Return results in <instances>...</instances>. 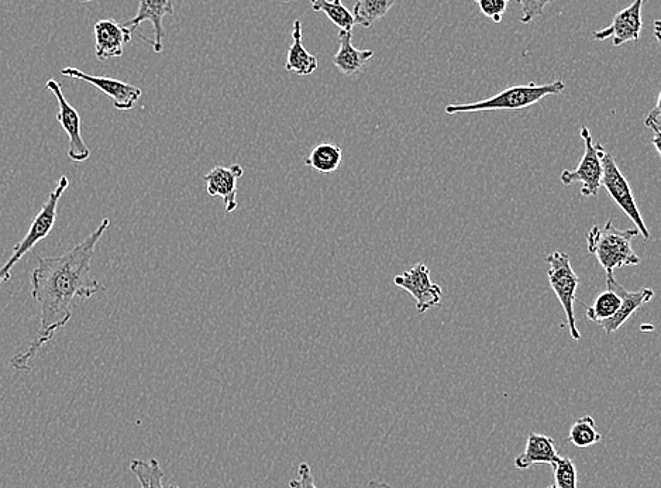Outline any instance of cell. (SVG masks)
Returning <instances> with one entry per match:
<instances>
[{
	"mask_svg": "<svg viewBox=\"0 0 661 488\" xmlns=\"http://www.w3.org/2000/svg\"><path fill=\"white\" fill-rule=\"evenodd\" d=\"M367 488H392L391 486H388L387 483H382V481H370V484H368Z\"/></svg>",
	"mask_w": 661,
	"mask_h": 488,
	"instance_id": "obj_30",
	"label": "cell"
},
{
	"mask_svg": "<svg viewBox=\"0 0 661 488\" xmlns=\"http://www.w3.org/2000/svg\"><path fill=\"white\" fill-rule=\"evenodd\" d=\"M174 15V0H140L139 10L133 19L127 20L123 26L130 32H136L141 23L150 22L154 27L153 46L156 53L164 51L163 40L165 36L163 20L165 16Z\"/></svg>",
	"mask_w": 661,
	"mask_h": 488,
	"instance_id": "obj_13",
	"label": "cell"
},
{
	"mask_svg": "<svg viewBox=\"0 0 661 488\" xmlns=\"http://www.w3.org/2000/svg\"><path fill=\"white\" fill-rule=\"evenodd\" d=\"M109 225V219H103L91 235L63 256L37 259V267L32 273V297L40 307L39 332L26 352L17 353L10 360L13 369L30 371V360L53 340L55 332L71 321L77 298L91 300L98 292L105 290L91 276V264L96 244Z\"/></svg>",
	"mask_w": 661,
	"mask_h": 488,
	"instance_id": "obj_1",
	"label": "cell"
},
{
	"mask_svg": "<svg viewBox=\"0 0 661 488\" xmlns=\"http://www.w3.org/2000/svg\"><path fill=\"white\" fill-rule=\"evenodd\" d=\"M277 2L284 3V5H288V3H291L292 0H277Z\"/></svg>",
	"mask_w": 661,
	"mask_h": 488,
	"instance_id": "obj_32",
	"label": "cell"
},
{
	"mask_svg": "<svg viewBox=\"0 0 661 488\" xmlns=\"http://www.w3.org/2000/svg\"><path fill=\"white\" fill-rule=\"evenodd\" d=\"M554 486L559 488H578L577 467L570 457H560L559 462L553 466Z\"/></svg>",
	"mask_w": 661,
	"mask_h": 488,
	"instance_id": "obj_25",
	"label": "cell"
},
{
	"mask_svg": "<svg viewBox=\"0 0 661 488\" xmlns=\"http://www.w3.org/2000/svg\"><path fill=\"white\" fill-rule=\"evenodd\" d=\"M602 438L604 436L597 431L594 418L591 415H585V417L578 418L571 426L567 442L573 443L578 449H587L590 446L597 445L602 441Z\"/></svg>",
	"mask_w": 661,
	"mask_h": 488,
	"instance_id": "obj_23",
	"label": "cell"
},
{
	"mask_svg": "<svg viewBox=\"0 0 661 488\" xmlns=\"http://www.w3.org/2000/svg\"><path fill=\"white\" fill-rule=\"evenodd\" d=\"M70 187V180H68L67 175H63L58 181L57 188L48 195L46 204L43 205L39 215L34 218L32 225H30L29 232L26 233V236L16 244L15 249H13V254L10 256V259L6 261L5 266L0 267V285L8 283L10 278H12L13 267L19 263L20 260L26 256L30 250L34 249L37 243L41 240L46 239L50 235L51 230H53L55 221H57V211L58 204H60V199L63 198L64 192L67 191V188Z\"/></svg>",
	"mask_w": 661,
	"mask_h": 488,
	"instance_id": "obj_4",
	"label": "cell"
},
{
	"mask_svg": "<svg viewBox=\"0 0 661 488\" xmlns=\"http://www.w3.org/2000/svg\"><path fill=\"white\" fill-rule=\"evenodd\" d=\"M566 89L561 79L552 82V84L537 85L530 82L525 85H512L499 92V94L492 96V98L484 99V101L474 103H463V105H447V115H457V113H473V112H515L525 111L530 106L536 105L547 96H557Z\"/></svg>",
	"mask_w": 661,
	"mask_h": 488,
	"instance_id": "obj_2",
	"label": "cell"
},
{
	"mask_svg": "<svg viewBox=\"0 0 661 488\" xmlns=\"http://www.w3.org/2000/svg\"><path fill=\"white\" fill-rule=\"evenodd\" d=\"M607 285L608 290L615 291L616 294L621 298V308L618 309V312L608 321L599 323L602 329H604L607 335H612V333L619 331L622 328L623 323L630 319V316L635 314L638 309L642 308L643 305L649 304L650 301L654 298V291L652 288H640L639 291H629L614 277V274H607Z\"/></svg>",
	"mask_w": 661,
	"mask_h": 488,
	"instance_id": "obj_12",
	"label": "cell"
},
{
	"mask_svg": "<svg viewBox=\"0 0 661 488\" xmlns=\"http://www.w3.org/2000/svg\"><path fill=\"white\" fill-rule=\"evenodd\" d=\"M339 51L333 57V64L344 77H358L366 70L374 58L373 50H358L351 43V33L339 32Z\"/></svg>",
	"mask_w": 661,
	"mask_h": 488,
	"instance_id": "obj_17",
	"label": "cell"
},
{
	"mask_svg": "<svg viewBox=\"0 0 661 488\" xmlns=\"http://www.w3.org/2000/svg\"><path fill=\"white\" fill-rule=\"evenodd\" d=\"M394 284L402 290L408 291L415 298L419 314H425L429 309L435 308L443 297L442 287L432 283L430 270L422 263L399 274L394 278Z\"/></svg>",
	"mask_w": 661,
	"mask_h": 488,
	"instance_id": "obj_9",
	"label": "cell"
},
{
	"mask_svg": "<svg viewBox=\"0 0 661 488\" xmlns=\"http://www.w3.org/2000/svg\"><path fill=\"white\" fill-rule=\"evenodd\" d=\"M547 488H559V487H556V486H554V484H553V486H549V487H547Z\"/></svg>",
	"mask_w": 661,
	"mask_h": 488,
	"instance_id": "obj_34",
	"label": "cell"
},
{
	"mask_svg": "<svg viewBox=\"0 0 661 488\" xmlns=\"http://www.w3.org/2000/svg\"><path fill=\"white\" fill-rule=\"evenodd\" d=\"M61 74L67 78L79 79V81L94 85L96 89L108 96L113 103V108L117 111H130L143 95V91L139 87L126 84V82L119 81V79L86 74L78 68H64Z\"/></svg>",
	"mask_w": 661,
	"mask_h": 488,
	"instance_id": "obj_10",
	"label": "cell"
},
{
	"mask_svg": "<svg viewBox=\"0 0 661 488\" xmlns=\"http://www.w3.org/2000/svg\"><path fill=\"white\" fill-rule=\"evenodd\" d=\"M645 0H633L632 3L614 16L611 26L594 33V39L605 41L614 37V47L635 41L638 43L642 33V9Z\"/></svg>",
	"mask_w": 661,
	"mask_h": 488,
	"instance_id": "obj_11",
	"label": "cell"
},
{
	"mask_svg": "<svg viewBox=\"0 0 661 488\" xmlns=\"http://www.w3.org/2000/svg\"><path fill=\"white\" fill-rule=\"evenodd\" d=\"M81 3H89V2H94V0H79Z\"/></svg>",
	"mask_w": 661,
	"mask_h": 488,
	"instance_id": "obj_33",
	"label": "cell"
},
{
	"mask_svg": "<svg viewBox=\"0 0 661 488\" xmlns=\"http://www.w3.org/2000/svg\"><path fill=\"white\" fill-rule=\"evenodd\" d=\"M343 160L342 147L335 143H320L305 157V164L322 174L335 173Z\"/></svg>",
	"mask_w": 661,
	"mask_h": 488,
	"instance_id": "obj_19",
	"label": "cell"
},
{
	"mask_svg": "<svg viewBox=\"0 0 661 488\" xmlns=\"http://www.w3.org/2000/svg\"><path fill=\"white\" fill-rule=\"evenodd\" d=\"M299 477L298 480H291L289 487L291 488H318L315 484V479H313L311 466L308 463H301L299 465Z\"/></svg>",
	"mask_w": 661,
	"mask_h": 488,
	"instance_id": "obj_29",
	"label": "cell"
},
{
	"mask_svg": "<svg viewBox=\"0 0 661 488\" xmlns=\"http://www.w3.org/2000/svg\"><path fill=\"white\" fill-rule=\"evenodd\" d=\"M130 470L139 480L141 488H179L178 486H164V470L161 469L157 459H136L130 463Z\"/></svg>",
	"mask_w": 661,
	"mask_h": 488,
	"instance_id": "obj_22",
	"label": "cell"
},
{
	"mask_svg": "<svg viewBox=\"0 0 661 488\" xmlns=\"http://www.w3.org/2000/svg\"><path fill=\"white\" fill-rule=\"evenodd\" d=\"M46 88L48 91L53 92L58 102L57 120L63 126L64 132L67 133L70 139V147H68V157L74 163H84L91 157V150L86 146L81 133V116L77 109L67 101L63 94L61 84L55 79H50L47 82Z\"/></svg>",
	"mask_w": 661,
	"mask_h": 488,
	"instance_id": "obj_8",
	"label": "cell"
},
{
	"mask_svg": "<svg viewBox=\"0 0 661 488\" xmlns=\"http://www.w3.org/2000/svg\"><path fill=\"white\" fill-rule=\"evenodd\" d=\"M546 260L549 263V271H547L549 284L566 312L571 339L580 340L581 335L577 328L576 315H574V302L577 298L580 277L571 266L570 256L567 253L553 252L547 256Z\"/></svg>",
	"mask_w": 661,
	"mask_h": 488,
	"instance_id": "obj_5",
	"label": "cell"
},
{
	"mask_svg": "<svg viewBox=\"0 0 661 488\" xmlns=\"http://www.w3.org/2000/svg\"><path fill=\"white\" fill-rule=\"evenodd\" d=\"M660 103H661V95L659 94V98H657L656 106H654L653 111H650L649 115L646 116L645 119V126L649 127L650 130H653L654 133V139H653V144L654 147H656L657 153H661L660 150V113H661V108H660Z\"/></svg>",
	"mask_w": 661,
	"mask_h": 488,
	"instance_id": "obj_28",
	"label": "cell"
},
{
	"mask_svg": "<svg viewBox=\"0 0 661 488\" xmlns=\"http://www.w3.org/2000/svg\"><path fill=\"white\" fill-rule=\"evenodd\" d=\"M95 56L99 61L123 56V47L132 41L133 32L112 19L99 20L94 27Z\"/></svg>",
	"mask_w": 661,
	"mask_h": 488,
	"instance_id": "obj_15",
	"label": "cell"
},
{
	"mask_svg": "<svg viewBox=\"0 0 661 488\" xmlns=\"http://www.w3.org/2000/svg\"><path fill=\"white\" fill-rule=\"evenodd\" d=\"M619 308H621V298L615 291L607 290L598 295L594 305L587 308V318L599 325L611 319Z\"/></svg>",
	"mask_w": 661,
	"mask_h": 488,
	"instance_id": "obj_24",
	"label": "cell"
},
{
	"mask_svg": "<svg viewBox=\"0 0 661 488\" xmlns=\"http://www.w3.org/2000/svg\"><path fill=\"white\" fill-rule=\"evenodd\" d=\"M654 34H656V39L660 41V22L656 20L654 22Z\"/></svg>",
	"mask_w": 661,
	"mask_h": 488,
	"instance_id": "obj_31",
	"label": "cell"
},
{
	"mask_svg": "<svg viewBox=\"0 0 661 488\" xmlns=\"http://www.w3.org/2000/svg\"><path fill=\"white\" fill-rule=\"evenodd\" d=\"M580 134L585 146L584 156L576 170H564L561 173L560 181L564 187H570L571 184L578 182L581 185L583 197L595 198L601 189L602 173H604L601 158L604 156L605 149L601 143H594L587 126L581 127Z\"/></svg>",
	"mask_w": 661,
	"mask_h": 488,
	"instance_id": "obj_6",
	"label": "cell"
},
{
	"mask_svg": "<svg viewBox=\"0 0 661 488\" xmlns=\"http://www.w3.org/2000/svg\"><path fill=\"white\" fill-rule=\"evenodd\" d=\"M318 58L312 56L302 43V23L295 20L292 26V44L288 48L285 70L301 77H309L318 70Z\"/></svg>",
	"mask_w": 661,
	"mask_h": 488,
	"instance_id": "obj_18",
	"label": "cell"
},
{
	"mask_svg": "<svg viewBox=\"0 0 661 488\" xmlns=\"http://www.w3.org/2000/svg\"><path fill=\"white\" fill-rule=\"evenodd\" d=\"M602 168H604V173H602L601 188H605L608 191V194L611 195L612 201L615 202L619 208L622 209L623 213L635 223L636 229L639 230L640 235L643 236V239H650V230L647 229L645 221H643L642 215L638 205H636L635 197H633L632 189L628 180H626L625 175L621 173L619 167L616 166V161L614 156L608 151H605L604 156L601 158Z\"/></svg>",
	"mask_w": 661,
	"mask_h": 488,
	"instance_id": "obj_7",
	"label": "cell"
},
{
	"mask_svg": "<svg viewBox=\"0 0 661 488\" xmlns=\"http://www.w3.org/2000/svg\"><path fill=\"white\" fill-rule=\"evenodd\" d=\"M559 459L560 455L557 453L553 438L542 433L530 432L525 450L515 459V467L518 470H528L535 465L553 467Z\"/></svg>",
	"mask_w": 661,
	"mask_h": 488,
	"instance_id": "obj_16",
	"label": "cell"
},
{
	"mask_svg": "<svg viewBox=\"0 0 661 488\" xmlns=\"http://www.w3.org/2000/svg\"><path fill=\"white\" fill-rule=\"evenodd\" d=\"M243 175L244 170L240 164H232L229 167L218 166L205 175L206 192L210 198H222L227 213H233L239 206L237 204V181Z\"/></svg>",
	"mask_w": 661,
	"mask_h": 488,
	"instance_id": "obj_14",
	"label": "cell"
},
{
	"mask_svg": "<svg viewBox=\"0 0 661 488\" xmlns=\"http://www.w3.org/2000/svg\"><path fill=\"white\" fill-rule=\"evenodd\" d=\"M475 2L480 6L481 12L490 17L492 22L501 23L511 0H475Z\"/></svg>",
	"mask_w": 661,
	"mask_h": 488,
	"instance_id": "obj_27",
	"label": "cell"
},
{
	"mask_svg": "<svg viewBox=\"0 0 661 488\" xmlns=\"http://www.w3.org/2000/svg\"><path fill=\"white\" fill-rule=\"evenodd\" d=\"M639 235L638 229L621 230L612 221L604 228L595 225L587 235L588 252L597 257L607 274H614L619 268L639 266V256L632 247L633 239Z\"/></svg>",
	"mask_w": 661,
	"mask_h": 488,
	"instance_id": "obj_3",
	"label": "cell"
},
{
	"mask_svg": "<svg viewBox=\"0 0 661 488\" xmlns=\"http://www.w3.org/2000/svg\"><path fill=\"white\" fill-rule=\"evenodd\" d=\"M397 0H357L353 16L358 26L368 29L374 22L388 15Z\"/></svg>",
	"mask_w": 661,
	"mask_h": 488,
	"instance_id": "obj_20",
	"label": "cell"
},
{
	"mask_svg": "<svg viewBox=\"0 0 661 488\" xmlns=\"http://www.w3.org/2000/svg\"><path fill=\"white\" fill-rule=\"evenodd\" d=\"M553 2L556 0H516L522 9L521 22L525 24L533 22L537 17L542 16L546 6Z\"/></svg>",
	"mask_w": 661,
	"mask_h": 488,
	"instance_id": "obj_26",
	"label": "cell"
},
{
	"mask_svg": "<svg viewBox=\"0 0 661 488\" xmlns=\"http://www.w3.org/2000/svg\"><path fill=\"white\" fill-rule=\"evenodd\" d=\"M311 5L315 12L325 13L342 32L351 33L356 26L353 13L343 5L342 0H311Z\"/></svg>",
	"mask_w": 661,
	"mask_h": 488,
	"instance_id": "obj_21",
	"label": "cell"
}]
</instances>
